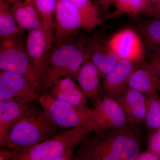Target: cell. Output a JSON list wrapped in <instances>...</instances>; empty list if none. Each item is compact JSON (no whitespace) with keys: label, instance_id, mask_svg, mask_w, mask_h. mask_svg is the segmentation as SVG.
Wrapping results in <instances>:
<instances>
[{"label":"cell","instance_id":"ba28073f","mask_svg":"<svg viewBox=\"0 0 160 160\" xmlns=\"http://www.w3.org/2000/svg\"><path fill=\"white\" fill-rule=\"evenodd\" d=\"M40 94L34 84L26 77L1 70L0 101L21 100L33 103Z\"/></svg>","mask_w":160,"mask_h":160},{"label":"cell","instance_id":"8fae6325","mask_svg":"<svg viewBox=\"0 0 160 160\" xmlns=\"http://www.w3.org/2000/svg\"><path fill=\"white\" fill-rule=\"evenodd\" d=\"M107 43L119 61L127 60L138 63L144 58V48L141 38L131 29L118 32Z\"/></svg>","mask_w":160,"mask_h":160},{"label":"cell","instance_id":"5b68a950","mask_svg":"<svg viewBox=\"0 0 160 160\" xmlns=\"http://www.w3.org/2000/svg\"><path fill=\"white\" fill-rule=\"evenodd\" d=\"M37 101L52 122L59 128L86 127L91 130L89 126V107L78 108L53 97L46 92L40 95Z\"/></svg>","mask_w":160,"mask_h":160},{"label":"cell","instance_id":"603a6c76","mask_svg":"<svg viewBox=\"0 0 160 160\" xmlns=\"http://www.w3.org/2000/svg\"><path fill=\"white\" fill-rule=\"evenodd\" d=\"M118 13L135 15L144 12L150 11L149 0H114Z\"/></svg>","mask_w":160,"mask_h":160},{"label":"cell","instance_id":"f546056e","mask_svg":"<svg viewBox=\"0 0 160 160\" xmlns=\"http://www.w3.org/2000/svg\"><path fill=\"white\" fill-rule=\"evenodd\" d=\"M73 148H71L64 152L55 160H71L74 159Z\"/></svg>","mask_w":160,"mask_h":160},{"label":"cell","instance_id":"2e32d148","mask_svg":"<svg viewBox=\"0 0 160 160\" xmlns=\"http://www.w3.org/2000/svg\"><path fill=\"white\" fill-rule=\"evenodd\" d=\"M159 76L150 65L137 66L129 78L128 87L148 95L158 90L160 84Z\"/></svg>","mask_w":160,"mask_h":160},{"label":"cell","instance_id":"8992f818","mask_svg":"<svg viewBox=\"0 0 160 160\" xmlns=\"http://www.w3.org/2000/svg\"><path fill=\"white\" fill-rule=\"evenodd\" d=\"M20 37L21 35L1 40L0 69L24 76L34 84L40 93L26 44L23 45Z\"/></svg>","mask_w":160,"mask_h":160},{"label":"cell","instance_id":"e0dca14e","mask_svg":"<svg viewBox=\"0 0 160 160\" xmlns=\"http://www.w3.org/2000/svg\"><path fill=\"white\" fill-rule=\"evenodd\" d=\"M32 104L21 100L0 101V142L9 127Z\"/></svg>","mask_w":160,"mask_h":160},{"label":"cell","instance_id":"836d02e7","mask_svg":"<svg viewBox=\"0 0 160 160\" xmlns=\"http://www.w3.org/2000/svg\"><path fill=\"white\" fill-rule=\"evenodd\" d=\"M150 2L155 3L156 4V5H158L160 4V0H149Z\"/></svg>","mask_w":160,"mask_h":160},{"label":"cell","instance_id":"9c48e42d","mask_svg":"<svg viewBox=\"0 0 160 160\" xmlns=\"http://www.w3.org/2000/svg\"><path fill=\"white\" fill-rule=\"evenodd\" d=\"M53 42V39L42 28L28 30L25 43L26 49L34 69L41 94L44 67Z\"/></svg>","mask_w":160,"mask_h":160},{"label":"cell","instance_id":"3957f363","mask_svg":"<svg viewBox=\"0 0 160 160\" xmlns=\"http://www.w3.org/2000/svg\"><path fill=\"white\" fill-rule=\"evenodd\" d=\"M69 39L57 43L49 52L43 72L42 93L61 78L71 77L76 79L81 66L89 58L86 49Z\"/></svg>","mask_w":160,"mask_h":160},{"label":"cell","instance_id":"30bf717a","mask_svg":"<svg viewBox=\"0 0 160 160\" xmlns=\"http://www.w3.org/2000/svg\"><path fill=\"white\" fill-rule=\"evenodd\" d=\"M80 29H84L81 13L69 0H57L55 12L54 41L60 43L69 38Z\"/></svg>","mask_w":160,"mask_h":160},{"label":"cell","instance_id":"d4e9b609","mask_svg":"<svg viewBox=\"0 0 160 160\" xmlns=\"http://www.w3.org/2000/svg\"><path fill=\"white\" fill-rule=\"evenodd\" d=\"M74 79L71 77H65L57 80L46 92L52 95L60 92H69L80 88Z\"/></svg>","mask_w":160,"mask_h":160},{"label":"cell","instance_id":"9a60e30c","mask_svg":"<svg viewBox=\"0 0 160 160\" xmlns=\"http://www.w3.org/2000/svg\"><path fill=\"white\" fill-rule=\"evenodd\" d=\"M86 51L99 70L102 78L112 70L119 61L107 42H104L98 38L92 39L87 43Z\"/></svg>","mask_w":160,"mask_h":160},{"label":"cell","instance_id":"ffe728a7","mask_svg":"<svg viewBox=\"0 0 160 160\" xmlns=\"http://www.w3.org/2000/svg\"><path fill=\"white\" fill-rule=\"evenodd\" d=\"M42 22V29L54 41L55 12L57 0H32Z\"/></svg>","mask_w":160,"mask_h":160},{"label":"cell","instance_id":"83f0119b","mask_svg":"<svg viewBox=\"0 0 160 160\" xmlns=\"http://www.w3.org/2000/svg\"><path fill=\"white\" fill-rule=\"evenodd\" d=\"M21 149H0V160H13Z\"/></svg>","mask_w":160,"mask_h":160},{"label":"cell","instance_id":"4dcf8cb0","mask_svg":"<svg viewBox=\"0 0 160 160\" xmlns=\"http://www.w3.org/2000/svg\"><path fill=\"white\" fill-rule=\"evenodd\" d=\"M150 65L157 72L159 75H160V58L154 57L150 61Z\"/></svg>","mask_w":160,"mask_h":160},{"label":"cell","instance_id":"5bb4252c","mask_svg":"<svg viewBox=\"0 0 160 160\" xmlns=\"http://www.w3.org/2000/svg\"><path fill=\"white\" fill-rule=\"evenodd\" d=\"M118 101L129 124L137 125L145 121L147 111L146 95L128 87Z\"/></svg>","mask_w":160,"mask_h":160},{"label":"cell","instance_id":"f1b7e54d","mask_svg":"<svg viewBox=\"0 0 160 160\" xmlns=\"http://www.w3.org/2000/svg\"><path fill=\"white\" fill-rule=\"evenodd\" d=\"M136 160H160V156L149 150L146 152H140Z\"/></svg>","mask_w":160,"mask_h":160},{"label":"cell","instance_id":"7c38bea8","mask_svg":"<svg viewBox=\"0 0 160 160\" xmlns=\"http://www.w3.org/2000/svg\"><path fill=\"white\" fill-rule=\"evenodd\" d=\"M136 63L127 60H119L112 70L102 78L103 93L118 100L128 88V82Z\"/></svg>","mask_w":160,"mask_h":160},{"label":"cell","instance_id":"1f68e13d","mask_svg":"<svg viewBox=\"0 0 160 160\" xmlns=\"http://www.w3.org/2000/svg\"><path fill=\"white\" fill-rule=\"evenodd\" d=\"M149 12L155 16L160 17V4L156 5L154 7H152Z\"/></svg>","mask_w":160,"mask_h":160},{"label":"cell","instance_id":"e575fe53","mask_svg":"<svg viewBox=\"0 0 160 160\" xmlns=\"http://www.w3.org/2000/svg\"><path fill=\"white\" fill-rule=\"evenodd\" d=\"M158 91L159 95V98L160 102V84L158 88Z\"/></svg>","mask_w":160,"mask_h":160},{"label":"cell","instance_id":"52a82bcc","mask_svg":"<svg viewBox=\"0 0 160 160\" xmlns=\"http://www.w3.org/2000/svg\"><path fill=\"white\" fill-rule=\"evenodd\" d=\"M89 126L92 132L104 129H117L130 125L118 100L102 95L89 112Z\"/></svg>","mask_w":160,"mask_h":160},{"label":"cell","instance_id":"cb8c5ba5","mask_svg":"<svg viewBox=\"0 0 160 160\" xmlns=\"http://www.w3.org/2000/svg\"><path fill=\"white\" fill-rule=\"evenodd\" d=\"M52 96L78 108L82 109L89 108L87 105V98L80 88L69 92H60Z\"/></svg>","mask_w":160,"mask_h":160},{"label":"cell","instance_id":"4fadbf2b","mask_svg":"<svg viewBox=\"0 0 160 160\" xmlns=\"http://www.w3.org/2000/svg\"><path fill=\"white\" fill-rule=\"evenodd\" d=\"M101 77L99 70L88 58L81 66L76 79L80 89L92 105L102 95Z\"/></svg>","mask_w":160,"mask_h":160},{"label":"cell","instance_id":"7a4b0ae2","mask_svg":"<svg viewBox=\"0 0 160 160\" xmlns=\"http://www.w3.org/2000/svg\"><path fill=\"white\" fill-rule=\"evenodd\" d=\"M59 129L42 107L33 103L9 127L0 147L22 150L52 137Z\"/></svg>","mask_w":160,"mask_h":160},{"label":"cell","instance_id":"d590c367","mask_svg":"<svg viewBox=\"0 0 160 160\" xmlns=\"http://www.w3.org/2000/svg\"><path fill=\"white\" fill-rule=\"evenodd\" d=\"M25 1H26V2H31V1L32 0H25Z\"/></svg>","mask_w":160,"mask_h":160},{"label":"cell","instance_id":"d6a6232c","mask_svg":"<svg viewBox=\"0 0 160 160\" xmlns=\"http://www.w3.org/2000/svg\"><path fill=\"white\" fill-rule=\"evenodd\" d=\"M6 2H8V3H11V4H14V3L18 2V1H21V0H6Z\"/></svg>","mask_w":160,"mask_h":160},{"label":"cell","instance_id":"4316f807","mask_svg":"<svg viewBox=\"0 0 160 160\" xmlns=\"http://www.w3.org/2000/svg\"><path fill=\"white\" fill-rule=\"evenodd\" d=\"M149 150L160 156V129L151 131L148 139Z\"/></svg>","mask_w":160,"mask_h":160},{"label":"cell","instance_id":"7402d4cb","mask_svg":"<svg viewBox=\"0 0 160 160\" xmlns=\"http://www.w3.org/2000/svg\"><path fill=\"white\" fill-rule=\"evenodd\" d=\"M147 98V111L145 122L146 127L150 130L160 129V102L158 90Z\"/></svg>","mask_w":160,"mask_h":160},{"label":"cell","instance_id":"6da1fadb","mask_svg":"<svg viewBox=\"0 0 160 160\" xmlns=\"http://www.w3.org/2000/svg\"><path fill=\"white\" fill-rule=\"evenodd\" d=\"M133 126L92 132L80 143L74 160H136L141 143Z\"/></svg>","mask_w":160,"mask_h":160},{"label":"cell","instance_id":"484cf974","mask_svg":"<svg viewBox=\"0 0 160 160\" xmlns=\"http://www.w3.org/2000/svg\"><path fill=\"white\" fill-rule=\"evenodd\" d=\"M145 32L150 42L160 46V19L154 20L148 23Z\"/></svg>","mask_w":160,"mask_h":160},{"label":"cell","instance_id":"d6986e66","mask_svg":"<svg viewBox=\"0 0 160 160\" xmlns=\"http://www.w3.org/2000/svg\"><path fill=\"white\" fill-rule=\"evenodd\" d=\"M23 31L19 26L9 3L6 0H0L1 40L21 35Z\"/></svg>","mask_w":160,"mask_h":160},{"label":"cell","instance_id":"277c9868","mask_svg":"<svg viewBox=\"0 0 160 160\" xmlns=\"http://www.w3.org/2000/svg\"><path fill=\"white\" fill-rule=\"evenodd\" d=\"M92 132L86 127L69 128L37 145L21 150L13 160H55L64 152L80 144Z\"/></svg>","mask_w":160,"mask_h":160},{"label":"cell","instance_id":"44dd1931","mask_svg":"<svg viewBox=\"0 0 160 160\" xmlns=\"http://www.w3.org/2000/svg\"><path fill=\"white\" fill-rule=\"evenodd\" d=\"M79 10L84 23V29L91 31L102 22L97 9L90 0H69Z\"/></svg>","mask_w":160,"mask_h":160},{"label":"cell","instance_id":"ac0fdd59","mask_svg":"<svg viewBox=\"0 0 160 160\" xmlns=\"http://www.w3.org/2000/svg\"><path fill=\"white\" fill-rule=\"evenodd\" d=\"M12 5V8L15 17L23 30L42 28L38 12L32 3L21 0Z\"/></svg>","mask_w":160,"mask_h":160}]
</instances>
